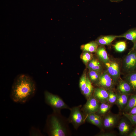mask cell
Returning a JSON list of instances; mask_svg holds the SVG:
<instances>
[{
    "label": "cell",
    "mask_w": 136,
    "mask_h": 136,
    "mask_svg": "<svg viewBox=\"0 0 136 136\" xmlns=\"http://www.w3.org/2000/svg\"><path fill=\"white\" fill-rule=\"evenodd\" d=\"M93 95L99 102L106 103L108 101L109 92L103 88H95Z\"/></svg>",
    "instance_id": "ba28073f"
},
{
    "label": "cell",
    "mask_w": 136,
    "mask_h": 136,
    "mask_svg": "<svg viewBox=\"0 0 136 136\" xmlns=\"http://www.w3.org/2000/svg\"><path fill=\"white\" fill-rule=\"evenodd\" d=\"M117 38H118V36L109 35L101 36L98 38L96 42L98 44L101 45H108Z\"/></svg>",
    "instance_id": "30bf717a"
},
{
    "label": "cell",
    "mask_w": 136,
    "mask_h": 136,
    "mask_svg": "<svg viewBox=\"0 0 136 136\" xmlns=\"http://www.w3.org/2000/svg\"><path fill=\"white\" fill-rule=\"evenodd\" d=\"M108 73L115 79H117L120 75V70L118 64L116 62L109 61L105 63Z\"/></svg>",
    "instance_id": "52a82bcc"
},
{
    "label": "cell",
    "mask_w": 136,
    "mask_h": 136,
    "mask_svg": "<svg viewBox=\"0 0 136 136\" xmlns=\"http://www.w3.org/2000/svg\"><path fill=\"white\" fill-rule=\"evenodd\" d=\"M128 113L132 115L136 114V106L132 108Z\"/></svg>",
    "instance_id": "4dcf8cb0"
},
{
    "label": "cell",
    "mask_w": 136,
    "mask_h": 136,
    "mask_svg": "<svg viewBox=\"0 0 136 136\" xmlns=\"http://www.w3.org/2000/svg\"><path fill=\"white\" fill-rule=\"evenodd\" d=\"M117 118L113 115H108L106 116L103 121L104 127L107 128H109L113 127L116 124Z\"/></svg>",
    "instance_id": "9a60e30c"
},
{
    "label": "cell",
    "mask_w": 136,
    "mask_h": 136,
    "mask_svg": "<svg viewBox=\"0 0 136 136\" xmlns=\"http://www.w3.org/2000/svg\"><path fill=\"white\" fill-rule=\"evenodd\" d=\"M94 89L92 83L87 77V83L82 94L87 99L93 95Z\"/></svg>",
    "instance_id": "2e32d148"
},
{
    "label": "cell",
    "mask_w": 136,
    "mask_h": 136,
    "mask_svg": "<svg viewBox=\"0 0 136 136\" xmlns=\"http://www.w3.org/2000/svg\"><path fill=\"white\" fill-rule=\"evenodd\" d=\"M126 44L125 42L123 41H118L116 42L114 45L115 50L119 52L124 51L126 48Z\"/></svg>",
    "instance_id": "7402d4cb"
},
{
    "label": "cell",
    "mask_w": 136,
    "mask_h": 136,
    "mask_svg": "<svg viewBox=\"0 0 136 136\" xmlns=\"http://www.w3.org/2000/svg\"><path fill=\"white\" fill-rule=\"evenodd\" d=\"M96 52L99 58L105 63L109 61V58L104 47L101 46L98 47Z\"/></svg>",
    "instance_id": "e0dca14e"
},
{
    "label": "cell",
    "mask_w": 136,
    "mask_h": 136,
    "mask_svg": "<svg viewBox=\"0 0 136 136\" xmlns=\"http://www.w3.org/2000/svg\"><path fill=\"white\" fill-rule=\"evenodd\" d=\"M36 89V83L30 76L25 74H19L14 80L10 96L15 102L24 103L33 96Z\"/></svg>",
    "instance_id": "6da1fadb"
},
{
    "label": "cell",
    "mask_w": 136,
    "mask_h": 136,
    "mask_svg": "<svg viewBox=\"0 0 136 136\" xmlns=\"http://www.w3.org/2000/svg\"><path fill=\"white\" fill-rule=\"evenodd\" d=\"M118 89L120 93L127 94L130 93L133 90L128 82L124 81L120 82L118 87Z\"/></svg>",
    "instance_id": "5bb4252c"
},
{
    "label": "cell",
    "mask_w": 136,
    "mask_h": 136,
    "mask_svg": "<svg viewBox=\"0 0 136 136\" xmlns=\"http://www.w3.org/2000/svg\"><path fill=\"white\" fill-rule=\"evenodd\" d=\"M118 37L124 38L131 41L134 44L136 41V28L130 29L124 33L119 36Z\"/></svg>",
    "instance_id": "7c38bea8"
},
{
    "label": "cell",
    "mask_w": 136,
    "mask_h": 136,
    "mask_svg": "<svg viewBox=\"0 0 136 136\" xmlns=\"http://www.w3.org/2000/svg\"><path fill=\"white\" fill-rule=\"evenodd\" d=\"M112 77L109 74L105 72L99 77L98 83L103 88H111L113 84Z\"/></svg>",
    "instance_id": "9c48e42d"
},
{
    "label": "cell",
    "mask_w": 136,
    "mask_h": 136,
    "mask_svg": "<svg viewBox=\"0 0 136 136\" xmlns=\"http://www.w3.org/2000/svg\"><path fill=\"white\" fill-rule=\"evenodd\" d=\"M92 56L90 52L84 51L81 55L80 57L84 63L86 64L92 59Z\"/></svg>",
    "instance_id": "cb8c5ba5"
},
{
    "label": "cell",
    "mask_w": 136,
    "mask_h": 136,
    "mask_svg": "<svg viewBox=\"0 0 136 136\" xmlns=\"http://www.w3.org/2000/svg\"><path fill=\"white\" fill-rule=\"evenodd\" d=\"M99 106V102L92 95L87 99L86 103L82 107V109L86 116L91 113H96Z\"/></svg>",
    "instance_id": "5b68a950"
},
{
    "label": "cell",
    "mask_w": 136,
    "mask_h": 136,
    "mask_svg": "<svg viewBox=\"0 0 136 136\" xmlns=\"http://www.w3.org/2000/svg\"><path fill=\"white\" fill-rule=\"evenodd\" d=\"M136 50V41L134 45V46L132 50Z\"/></svg>",
    "instance_id": "836d02e7"
},
{
    "label": "cell",
    "mask_w": 136,
    "mask_h": 136,
    "mask_svg": "<svg viewBox=\"0 0 136 136\" xmlns=\"http://www.w3.org/2000/svg\"><path fill=\"white\" fill-rule=\"evenodd\" d=\"M82 105H80L70 108L69 110L70 112L67 118L68 121L76 130L86 121V116L82 110Z\"/></svg>",
    "instance_id": "277c9868"
},
{
    "label": "cell",
    "mask_w": 136,
    "mask_h": 136,
    "mask_svg": "<svg viewBox=\"0 0 136 136\" xmlns=\"http://www.w3.org/2000/svg\"><path fill=\"white\" fill-rule=\"evenodd\" d=\"M112 2L118 3L122 1L123 0H109Z\"/></svg>",
    "instance_id": "d6a6232c"
},
{
    "label": "cell",
    "mask_w": 136,
    "mask_h": 136,
    "mask_svg": "<svg viewBox=\"0 0 136 136\" xmlns=\"http://www.w3.org/2000/svg\"><path fill=\"white\" fill-rule=\"evenodd\" d=\"M127 82L131 86L132 89L136 91V72H132L127 78Z\"/></svg>",
    "instance_id": "d6986e66"
},
{
    "label": "cell",
    "mask_w": 136,
    "mask_h": 136,
    "mask_svg": "<svg viewBox=\"0 0 136 136\" xmlns=\"http://www.w3.org/2000/svg\"><path fill=\"white\" fill-rule=\"evenodd\" d=\"M87 77L85 74H83L80 78L79 85L81 93L82 94L87 83Z\"/></svg>",
    "instance_id": "d4e9b609"
},
{
    "label": "cell",
    "mask_w": 136,
    "mask_h": 136,
    "mask_svg": "<svg viewBox=\"0 0 136 136\" xmlns=\"http://www.w3.org/2000/svg\"><path fill=\"white\" fill-rule=\"evenodd\" d=\"M67 118L61 111H53L46 121L45 131L49 136H70L72 135Z\"/></svg>",
    "instance_id": "7a4b0ae2"
},
{
    "label": "cell",
    "mask_w": 136,
    "mask_h": 136,
    "mask_svg": "<svg viewBox=\"0 0 136 136\" xmlns=\"http://www.w3.org/2000/svg\"><path fill=\"white\" fill-rule=\"evenodd\" d=\"M44 96L45 103L51 107L53 111H61L62 109L70 110V108L57 95L46 91L44 92Z\"/></svg>",
    "instance_id": "3957f363"
},
{
    "label": "cell",
    "mask_w": 136,
    "mask_h": 136,
    "mask_svg": "<svg viewBox=\"0 0 136 136\" xmlns=\"http://www.w3.org/2000/svg\"><path fill=\"white\" fill-rule=\"evenodd\" d=\"M98 45V44L96 42L92 41L82 45L81 48L84 51L94 52H96Z\"/></svg>",
    "instance_id": "4fadbf2b"
},
{
    "label": "cell",
    "mask_w": 136,
    "mask_h": 136,
    "mask_svg": "<svg viewBox=\"0 0 136 136\" xmlns=\"http://www.w3.org/2000/svg\"><path fill=\"white\" fill-rule=\"evenodd\" d=\"M118 129L121 134L125 135L129 131L130 126L126 121L122 120L120 122L118 126Z\"/></svg>",
    "instance_id": "ac0fdd59"
},
{
    "label": "cell",
    "mask_w": 136,
    "mask_h": 136,
    "mask_svg": "<svg viewBox=\"0 0 136 136\" xmlns=\"http://www.w3.org/2000/svg\"><path fill=\"white\" fill-rule=\"evenodd\" d=\"M98 72L90 70L89 72V76L91 82H94L98 81L100 77Z\"/></svg>",
    "instance_id": "484cf974"
},
{
    "label": "cell",
    "mask_w": 136,
    "mask_h": 136,
    "mask_svg": "<svg viewBox=\"0 0 136 136\" xmlns=\"http://www.w3.org/2000/svg\"><path fill=\"white\" fill-rule=\"evenodd\" d=\"M88 67L90 70L98 72L101 69V66L97 60L91 59L88 63Z\"/></svg>",
    "instance_id": "ffe728a7"
},
{
    "label": "cell",
    "mask_w": 136,
    "mask_h": 136,
    "mask_svg": "<svg viewBox=\"0 0 136 136\" xmlns=\"http://www.w3.org/2000/svg\"><path fill=\"white\" fill-rule=\"evenodd\" d=\"M125 116L133 124H136V114H130L128 113H123Z\"/></svg>",
    "instance_id": "f1b7e54d"
},
{
    "label": "cell",
    "mask_w": 136,
    "mask_h": 136,
    "mask_svg": "<svg viewBox=\"0 0 136 136\" xmlns=\"http://www.w3.org/2000/svg\"><path fill=\"white\" fill-rule=\"evenodd\" d=\"M128 95L121 93L117 94V98L116 102L120 109H123L126 106L129 100Z\"/></svg>",
    "instance_id": "8fae6325"
},
{
    "label": "cell",
    "mask_w": 136,
    "mask_h": 136,
    "mask_svg": "<svg viewBox=\"0 0 136 136\" xmlns=\"http://www.w3.org/2000/svg\"><path fill=\"white\" fill-rule=\"evenodd\" d=\"M91 123L98 127H101L102 125V122L100 117L96 119Z\"/></svg>",
    "instance_id": "f546056e"
},
{
    "label": "cell",
    "mask_w": 136,
    "mask_h": 136,
    "mask_svg": "<svg viewBox=\"0 0 136 136\" xmlns=\"http://www.w3.org/2000/svg\"><path fill=\"white\" fill-rule=\"evenodd\" d=\"M136 106V95H131L129 99L125 108V111H130L132 108Z\"/></svg>",
    "instance_id": "44dd1931"
},
{
    "label": "cell",
    "mask_w": 136,
    "mask_h": 136,
    "mask_svg": "<svg viewBox=\"0 0 136 136\" xmlns=\"http://www.w3.org/2000/svg\"><path fill=\"white\" fill-rule=\"evenodd\" d=\"M130 136H136V128L129 134Z\"/></svg>",
    "instance_id": "1f68e13d"
},
{
    "label": "cell",
    "mask_w": 136,
    "mask_h": 136,
    "mask_svg": "<svg viewBox=\"0 0 136 136\" xmlns=\"http://www.w3.org/2000/svg\"><path fill=\"white\" fill-rule=\"evenodd\" d=\"M117 98V94L113 92L110 91L109 92L108 101L111 104H113L116 102Z\"/></svg>",
    "instance_id": "83f0119b"
},
{
    "label": "cell",
    "mask_w": 136,
    "mask_h": 136,
    "mask_svg": "<svg viewBox=\"0 0 136 136\" xmlns=\"http://www.w3.org/2000/svg\"><path fill=\"white\" fill-rule=\"evenodd\" d=\"M110 107V106L108 104L105 103H101L100 105L98 110L96 113L98 115L104 114L109 110Z\"/></svg>",
    "instance_id": "603a6c76"
},
{
    "label": "cell",
    "mask_w": 136,
    "mask_h": 136,
    "mask_svg": "<svg viewBox=\"0 0 136 136\" xmlns=\"http://www.w3.org/2000/svg\"><path fill=\"white\" fill-rule=\"evenodd\" d=\"M125 69L133 72L136 69V50H132L126 57L124 60Z\"/></svg>",
    "instance_id": "8992f818"
},
{
    "label": "cell",
    "mask_w": 136,
    "mask_h": 136,
    "mask_svg": "<svg viewBox=\"0 0 136 136\" xmlns=\"http://www.w3.org/2000/svg\"><path fill=\"white\" fill-rule=\"evenodd\" d=\"M100 116L96 113H92L86 116L85 120L91 123L95 119L99 117Z\"/></svg>",
    "instance_id": "4316f807"
}]
</instances>
